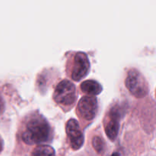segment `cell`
Returning a JSON list of instances; mask_svg holds the SVG:
<instances>
[{
	"mask_svg": "<svg viewBox=\"0 0 156 156\" xmlns=\"http://www.w3.org/2000/svg\"><path fill=\"white\" fill-rule=\"evenodd\" d=\"M120 111L117 108H113L108 115V120L105 125V129L106 135L108 138L114 141L118 135L120 129Z\"/></svg>",
	"mask_w": 156,
	"mask_h": 156,
	"instance_id": "cell-7",
	"label": "cell"
},
{
	"mask_svg": "<svg viewBox=\"0 0 156 156\" xmlns=\"http://www.w3.org/2000/svg\"><path fill=\"white\" fill-rule=\"evenodd\" d=\"M4 107H5L4 101H3V98L2 97V95L0 94V114H1L3 112V111H4Z\"/></svg>",
	"mask_w": 156,
	"mask_h": 156,
	"instance_id": "cell-11",
	"label": "cell"
},
{
	"mask_svg": "<svg viewBox=\"0 0 156 156\" xmlns=\"http://www.w3.org/2000/svg\"><path fill=\"white\" fill-rule=\"evenodd\" d=\"M76 99L75 85L67 79L61 81L56 87L54 91V100L63 105H73Z\"/></svg>",
	"mask_w": 156,
	"mask_h": 156,
	"instance_id": "cell-3",
	"label": "cell"
},
{
	"mask_svg": "<svg viewBox=\"0 0 156 156\" xmlns=\"http://www.w3.org/2000/svg\"><path fill=\"white\" fill-rule=\"evenodd\" d=\"M78 111L83 119L91 120L98 111V101L94 96H85L82 98L78 105Z\"/></svg>",
	"mask_w": 156,
	"mask_h": 156,
	"instance_id": "cell-6",
	"label": "cell"
},
{
	"mask_svg": "<svg viewBox=\"0 0 156 156\" xmlns=\"http://www.w3.org/2000/svg\"><path fill=\"white\" fill-rule=\"evenodd\" d=\"M81 90L90 96H95L102 91V86L94 80H87L81 84Z\"/></svg>",
	"mask_w": 156,
	"mask_h": 156,
	"instance_id": "cell-8",
	"label": "cell"
},
{
	"mask_svg": "<svg viewBox=\"0 0 156 156\" xmlns=\"http://www.w3.org/2000/svg\"><path fill=\"white\" fill-rule=\"evenodd\" d=\"M51 136L50 124L44 117L34 114L29 118L22 133V140L26 144L34 145L46 143Z\"/></svg>",
	"mask_w": 156,
	"mask_h": 156,
	"instance_id": "cell-1",
	"label": "cell"
},
{
	"mask_svg": "<svg viewBox=\"0 0 156 156\" xmlns=\"http://www.w3.org/2000/svg\"><path fill=\"white\" fill-rule=\"evenodd\" d=\"M90 63L88 56L85 53L79 52L74 58L72 78L75 81H80L87 76L89 70Z\"/></svg>",
	"mask_w": 156,
	"mask_h": 156,
	"instance_id": "cell-5",
	"label": "cell"
},
{
	"mask_svg": "<svg viewBox=\"0 0 156 156\" xmlns=\"http://www.w3.org/2000/svg\"><path fill=\"white\" fill-rule=\"evenodd\" d=\"M31 156H56L55 151L51 146L47 145L38 146L32 151Z\"/></svg>",
	"mask_w": 156,
	"mask_h": 156,
	"instance_id": "cell-9",
	"label": "cell"
},
{
	"mask_svg": "<svg viewBox=\"0 0 156 156\" xmlns=\"http://www.w3.org/2000/svg\"><path fill=\"white\" fill-rule=\"evenodd\" d=\"M112 156H120V154H119V153H117V152H115V153L113 154Z\"/></svg>",
	"mask_w": 156,
	"mask_h": 156,
	"instance_id": "cell-13",
	"label": "cell"
},
{
	"mask_svg": "<svg viewBox=\"0 0 156 156\" xmlns=\"http://www.w3.org/2000/svg\"><path fill=\"white\" fill-rule=\"evenodd\" d=\"M3 145H4V143H3V140L2 139V137L0 136V153H1L3 150Z\"/></svg>",
	"mask_w": 156,
	"mask_h": 156,
	"instance_id": "cell-12",
	"label": "cell"
},
{
	"mask_svg": "<svg viewBox=\"0 0 156 156\" xmlns=\"http://www.w3.org/2000/svg\"><path fill=\"white\" fill-rule=\"evenodd\" d=\"M92 146L94 150L99 154L103 153L105 149V143L100 136H94L92 140Z\"/></svg>",
	"mask_w": 156,
	"mask_h": 156,
	"instance_id": "cell-10",
	"label": "cell"
},
{
	"mask_svg": "<svg viewBox=\"0 0 156 156\" xmlns=\"http://www.w3.org/2000/svg\"><path fill=\"white\" fill-rule=\"evenodd\" d=\"M66 133L70 146L73 150H79L84 143V135L79 123L75 119H70L66 123Z\"/></svg>",
	"mask_w": 156,
	"mask_h": 156,
	"instance_id": "cell-4",
	"label": "cell"
},
{
	"mask_svg": "<svg viewBox=\"0 0 156 156\" xmlns=\"http://www.w3.org/2000/svg\"><path fill=\"white\" fill-rule=\"evenodd\" d=\"M129 92L136 98H143L149 92V85L144 76L136 69H131L125 81Z\"/></svg>",
	"mask_w": 156,
	"mask_h": 156,
	"instance_id": "cell-2",
	"label": "cell"
}]
</instances>
